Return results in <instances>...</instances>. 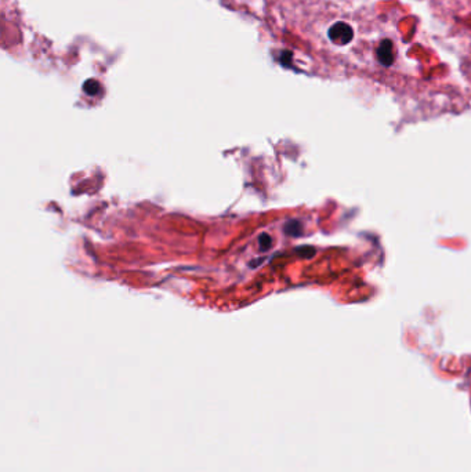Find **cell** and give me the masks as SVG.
Segmentation results:
<instances>
[{
    "instance_id": "obj_3",
    "label": "cell",
    "mask_w": 471,
    "mask_h": 472,
    "mask_svg": "<svg viewBox=\"0 0 471 472\" xmlns=\"http://www.w3.org/2000/svg\"><path fill=\"white\" fill-rule=\"evenodd\" d=\"M100 90V86L96 80H89L84 83V91L90 94V96H96Z\"/></svg>"
},
{
    "instance_id": "obj_1",
    "label": "cell",
    "mask_w": 471,
    "mask_h": 472,
    "mask_svg": "<svg viewBox=\"0 0 471 472\" xmlns=\"http://www.w3.org/2000/svg\"><path fill=\"white\" fill-rule=\"evenodd\" d=\"M328 35H329L330 40L336 44H340V46H346L354 39V31L346 22H336L334 25H332Z\"/></svg>"
},
{
    "instance_id": "obj_2",
    "label": "cell",
    "mask_w": 471,
    "mask_h": 472,
    "mask_svg": "<svg viewBox=\"0 0 471 472\" xmlns=\"http://www.w3.org/2000/svg\"><path fill=\"white\" fill-rule=\"evenodd\" d=\"M379 62L384 66H391L394 62V44L390 39H384L376 50Z\"/></svg>"
},
{
    "instance_id": "obj_4",
    "label": "cell",
    "mask_w": 471,
    "mask_h": 472,
    "mask_svg": "<svg viewBox=\"0 0 471 472\" xmlns=\"http://www.w3.org/2000/svg\"><path fill=\"white\" fill-rule=\"evenodd\" d=\"M259 243H260V247L263 249V250H267V249L271 247L272 240H271V237H269L268 235H261L260 237H259Z\"/></svg>"
}]
</instances>
